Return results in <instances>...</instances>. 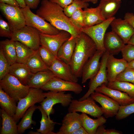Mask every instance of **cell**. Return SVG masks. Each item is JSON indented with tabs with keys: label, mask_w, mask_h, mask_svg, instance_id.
<instances>
[{
	"label": "cell",
	"mask_w": 134,
	"mask_h": 134,
	"mask_svg": "<svg viewBox=\"0 0 134 134\" xmlns=\"http://www.w3.org/2000/svg\"><path fill=\"white\" fill-rule=\"evenodd\" d=\"M125 20L134 29V14L132 13H126L124 16Z\"/></svg>",
	"instance_id": "cell-45"
},
{
	"label": "cell",
	"mask_w": 134,
	"mask_h": 134,
	"mask_svg": "<svg viewBox=\"0 0 134 134\" xmlns=\"http://www.w3.org/2000/svg\"><path fill=\"white\" fill-rule=\"evenodd\" d=\"M128 67V62L123 58L118 59L109 55L106 64L107 77L108 82L115 80L117 76Z\"/></svg>",
	"instance_id": "cell-19"
},
{
	"label": "cell",
	"mask_w": 134,
	"mask_h": 134,
	"mask_svg": "<svg viewBox=\"0 0 134 134\" xmlns=\"http://www.w3.org/2000/svg\"><path fill=\"white\" fill-rule=\"evenodd\" d=\"M38 51L42 60L48 68L57 58L51 51L42 46H40Z\"/></svg>",
	"instance_id": "cell-38"
},
{
	"label": "cell",
	"mask_w": 134,
	"mask_h": 134,
	"mask_svg": "<svg viewBox=\"0 0 134 134\" xmlns=\"http://www.w3.org/2000/svg\"><path fill=\"white\" fill-rule=\"evenodd\" d=\"M115 80L128 82L134 84V69L127 67L117 76Z\"/></svg>",
	"instance_id": "cell-39"
},
{
	"label": "cell",
	"mask_w": 134,
	"mask_h": 134,
	"mask_svg": "<svg viewBox=\"0 0 134 134\" xmlns=\"http://www.w3.org/2000/svg\"><path fill=\"white\" fill-rule=\"evenodd\" d=\"M0 9L14 32L26 25L24 14L20 7L0 3Z\"/></svg>",
	"instance_id": "cell-8"
},
{
	"label": "cell",
	"mask_w": 134,
	"mask_h": 134,
	"mask_svg": "<svg viewBox=\"0 0 134 134\" xmlns=\"http://www.w3.org/2000/svg\"><path fill=\"white\" fill-rule=\"evenodd\" d=\"M16 102L0 87V105L1 109L13 117L17 109Z\"/></svg>",
	"instance_id": "cell-30"
},
{
	"label": "cell",
	"mask_w": 134,
	"mask_h": 134,
	"mask_svg": "<svg viewBox=\"0 0 134 134\" xmlns=\"http://www.w3.org/2000/svg\"><path fill=\"white\" fill-rule=\"evenodd\" d=\"M9 73L23 84L27 85L33 73L25 64L16 62L10 66Z\"/></svg>",
	"instance_id": "cell-22"
},
{
	"label": "cell",
	"mask_w": 134,
	"mask_h": 134,
	"mask_svg": "<svg viewBox=\"0 0 134 134\" xmlns=\"http://www.w3.org/2000/svg\"><path fill=\"white\" fill-rule=\"evenodd\" d=\"M42 90L56 92L70 91L78 94L83 90L82 87L77 82L65 80L54 77L41 87Z\"/></svg>",
	"instance_id": "cell-13"
},
{
	"label": "cell",
	"mask_w": 134,
	"mask_h": 134,
	"mask_svg": "<svg viewBox=\"0 0 134 134\" xmlns=\"http://www.w3.org/2000/svg\"><path fill=\"white\" fill-rule=\"evenodd\" d=\"M36 14L60 30H64L71 35L69 39L76 38L81 32L72 24L69 17L65 13L64 8L49 0H42Z\"/></svg>",
	"instance_id": "cell-1"
},
{
	"label": "cell",
	"mask_w": 134,
	"mask_h": 134,
	"mask_svg": "<svg viewBox=\"0 0 134 134\" xmlns=\"http://www.w3.org/2000/svg\"><path fill=\"white\" fill-rule=\"evenodd\" d=\"M21 8L25 17L26 25L35 28L41 33L44 34L55 35L60 32L61 30L47 22L37 14L33 13L28 6L26 5L25 7Z\"/></svg>",
	"instance_id": "cell-4"
},
{
	"label": "cell",
	"mask_w": 134,
	"mask_h": 134,
	"mask_svg": "<svg viewBox=\"0 0 134 134\" xmlns=\"http://www.w3.org/2000/svg\"><path fill=\"white\" fill-rule=\"evenodd\" d=\"M134 113V102L125 106H120L119 111L115 116L116 119L121 120Z\"/></svg>",
	"instance_id": "cell-40"
},
{
	"label": "cell",
	"mask_w": 134,
	"mask_h": 134,
	"mask_svg": "<svg viewBox=\"0 0 134 134\" xmlns=\"http://www.w3.org/2000/svg\"><path fill=\"white\" fill-rule=\"evenodd\" d=\"M54 77L53 73L49 70L38 72L33 74L27 85L30 88L41 89Z\"/></svg>",
	"instance_id": "cell-24"
},
{
	"label": "cell",
	"mask_w": 134,
	"mask_h": 134,
	"mask_svg": "<svg viewBox=\"0 0 134 134\" xmlns=\"http://www.w3.org/2000/svg\"><path fill=\"white\" fill-rule=\"evenodd\" d=\"M128 67L134 69V60L128 62Z\"/></svg>",
	"instance_id": "cell-53"
},
{
	"label": "cell",
	"mask_w": 134,
	"mask_h": 134,
	"mask_svg": "<svg viewBox=\"0 0 134 134\" xmlns=\"http://www.w3.org/2000/svg\"><path fill=\"white\" fill-rule=\"evenodd\" d=\"M76 39V38L69 39L65 42L58 51L57 58L69 65L74 51Z\"/></svg>",
	"instance_id": "cell-26"
},
{
	"label": "cell",
	"mask_w": 134,
	"mask_h": 134,
	"mask_svg": "<svg viewBox=\"0 0 134 134\" xmlns=\"http://www.w3.org/2000/svg\"><path fill=\"white\" fill-rule=\"evenodd\" d=\"M90 97L101 105L103 114L105 118L112 117L116 116L120 105L116 101L102 93L94 92Z\"/></svg>",
	"instance_id": "cell-14"
},
{
	"label": "cell",
	"mask_w": 134,
	"mask_h": 134,
	"mask_svg": "<svg viewBox=\"0 0 134 134\" xmlns=\"http://www.w3.org/2000/svg\"><path fill=\"white\" fill-rule=\"evenodd\" d=\"M121 0H101L98 6L101 16L105 20L113 17L120 8Z\"/></svg>",
	"instance_id": "cell-23"
},
{
	"label": "cell",
	"mask_w": 134,
	"mask_h": 134,
	"mask_svg": "<svg viewBox=\"0 0 134 134\" xmlns=\"http://www.w3.org/2000/svg\"><path fill=\"white\" fill-rule=\"evenodd\" d=\"M45 98L42 90L30 88L28 94L20 99L17 104L16 113L13 118L17 122L22 117L27 110L37 103L42 102Z\"/></svg>",
	"instance_id": "cell-6"
},
{
	"label": "cell",
	"mask_w": 134,
	"mask_h": 134,
	"mask_svg": "<svg viewBox=\"0 0 134 134\" xmlns=\"http://www.w3.org/2000/svg\"><path fill=\"white\" fill-rule=\"evenodd\" d=\"M0 2L15 6H19V5L16 0H0Z\"/></svg>",
	"instance_id": "cell-48"
},
{
	"label": "cell",
	"mask_w": 134,
	"mask_h": 134,
	"mask_svg": "<svg viewBox=\"0 0 134 134\" xmlns=\"http://www.w3.org/2000/svg\"><path fill=\"white\" fill-rule=\"evenodd\" d=\"M104 52L97 50L84 65L82 70V84L85 83L88 79H92L97 74L101 65L100 59Z\"/></svg>",
	"instance_id": "cell-15"
},
{
	"label": "cell",
	"mask_w": 134,
	"mask_h": 134,
	"mask_svg": "<svg viewBox=\"0 0 134 134\" xmlns=\"http://www.w3.org/2000/svg\"><path fill=\"white\" fill-rule=\"evenodd\" d=\"M95 91L108 96L117 102L121 106H126L134 102V98L126 93L109 88L105 84L98 87Z\"/></svg>",
	"instance_id": "cell-17"
},
{
	"label": "cell",
	"mask_w": 134,
	"mask_h": 134,
	"mask_svg": "<svg viewBox=\"0 0 134 134\" xmlns=\"http://www.w3.org/2000/svg\"><path fill=\"white\" fill-rule=\"evenodd\" d=\"M109 54L105 51L101 57V65L100 68L97 74L90 79L89 84V89L87 92L79 100H82L89 97L95 91L97 88L103 84L106 85L108 82L106 71V64Z\"/></svg>",
	"instance_id": "cell-12"
},
{
	"label": "cell",
	"mask_w": 134,
	"mask_h": 134,
	"mask_svg": "<svg viewBox=\"0 0 134 134\" xmlns=\"http://www.w3.org/2000/svg\"><path fill=\"white\" fill-rule=\"evenodd\" d=\"M106 85L109 88L125 93L134 98V84L132 83L115 80L108 82Z\"/></svg>",
	"instance_id": "cell-35"
},
{
	"label": "cell",
	"mask_w": 134,
	"mask_h": 134,
	"mask_svg": "<svg viewBox=\"0 0 134 134\" xmlns=\"http://www.w3.org/2000/svg\"><path fill=\"white\" fill-rule=\"evenodd\" d=\"M108 134H121L122 133L120 131L114 129H108Z\"/></svg>",
	"instance_id": "cell-50"
},
{
	"label": "cell",
	"mask_w": 134,
	"mask_h": 134,
	"mask_svg": "<svg viewBox=\"0 0 134 134\" xmlns=\"http://www.w3.org/2000/svg\"><path fill=\"white\" fill-rule=\"evenodd\" d=\"M50 1L57 4L64 8L70 4L73 0H49Z\"/></svg>",
	"instance_id": "cell-44"
},
{
	"label": "cell",
	"mask_w": 134,
	"mask_h": 134,
	"mask_svg": "<svg viewBox=\"0 0 134 134\" xmlns=\"http://www.w3.org/2000/svg\"><path fill=\"white\" fill-rule=\"evenodd\" d=\"M70 36L69 33L64 30H61L59 34L55 35L44 34L40 33V45L48 50L57 57L59 49Z\"/></svg>",
	"instance_id": "cell-11"
},
{
	"label": "cell",
	"mask_w": 134,
	"mask_h": 134,
	"mask_svg": "<svg viewBox=\"0 0 134 134\" xmlns=\"http://www.w3.org/2000/svg\"><path fill=\"white\" fill-rule=\"evenodd\" d=\"M33 73L49 70L39 54L38 50L34 51L28 60L26 64Z\"/></svg>",
	"instance_id": "cell-31"
},
{
	"label": "cell",
	"mask_w": 134,
	"mask_h": 134,
	"mask_svg": "<svg viewBox=\"0 0 134 134\" xmlns=\"http://www.w3.org/2000/svg\"><path fill=\"white\" fill-rule=\"evenodd\" d=\"M115 18L113 17L94 26L83 28L80 31L87 34L92 39L96 45L97 50L104 52L103 40L105 32Z\"/></svg>",
	"instance_id": "cell-10"
},
{
	"label": "cell",
	"mask_w": 134,
	"mask_h": 134,
	"mask_svg": "<svg viewBox=\"0 0 134 134\" xmlns=\"http://www.w3.org/2000/svg\"><path fill=\"white\" fill-rule=\"evenodd\" d=\"M80 117L82 126L88 134H96L98 127L104 125L106 121L105 118L102 116L94 119L90 118L87 114L82 113Z\"/></svg>",
	"instance_id": "cell-25"
},
{
	"label": "cell",
	"mask_w": 134,
	"mask_h": 134,
	"mask_svg": "<svg viewBox=\"0 0 134 134\" xmlns=\"http://www.w3.org/2000/svg\"><path fill=\"white\" fill-rule=\"evenodd\" d=\"M123 58L128 62L134 60V45L127 44L121 51Z\"/></svg>",
	"instance_id": "cell-43"
},
{
	"label": "cell",
	"mask_w": 134,
	"mask_h": 134,
	"mask_svg": "<svg viewBox=\"0 0 134 134\" xmlns=\"http://www.w3.org/2000/svg\"><path fill=\"white\" fill-rule=\"evenodd\" d=\"M28 134H40V133L37 131L36 132L33 131H30L28 133Z\"/></svg>",
	"instance_id": "cell-55"
},
{
	"label": "cell",
	"mask_w": 134,
	"mask_h": 134,
	"mask_svg": "<svg viewBox=\"0 0 134 134\" xmlns=\"http://www.w3.org/2000/svg\"><path fill=\"white\" fill-rule=\"evenodd\" d=\"M37 109V106L34 105L29 108L22 117V119L17 125L18 134L23 133L26 130L30 128L32 124L35 125L36 122L32 119L34 112Z\"/></svg>",
	"instance_id": "cell-33"
},
{
	"label": "cell",
	"mask_w": 134,
	"mask_h": 134,
	"mask_svg": "<svg viewBox=\"0 0 134 134\" xmlns=\"http://www.w3.org/2000/svg\"><path fill=\"white\" fill-rule=\"evenodd\" d=\"M68 112H80L98 118L103 114L101 107L91 97L82 100L72 99L68 108Z\"/></svg>",
	"instance_id": "cell-9"
},
{
	"label": "cell",
	"mask_w": 134,
	"mask_h": 134,
	"mask_svg": "<svg viewBox=\"0 0 134 134\" xmlns=\"http://www.w3.org/2000/svg\"><path fill=\"white\" fill-rule=\"evenodd\" d=\"M40 33L35 28L26 25L14 32L11 39L20 42L32 49L37 50L40 45Z\"/></svg>",
	"instance_id": "cell-5"
},
{
	"label": "cell",
	"mask_w": 134,
	"mask_h": 134,
	"mask_svg": "<svg viewBox=\"0 0 134 134\" xmlns=\"http://www.w3.org/2000/svg\"><path fill=\"white\" fill-rule=\"evenodd\" d=\"M97 50L96 45L92 39L81 32L76 38L74 51L69 65L76 77H81L83 66Z\"/></svg>",
	"instance_id": "cell-2"
},
{
	"label": "cell",
	"mask_w": 134,
	"mask_h": 134,
	"mask_svg": "<svg viewBox=\"0 0 134 134\" xmlns=\"http://www.w3.org/2000/svg\"><path fill=\"white\" fill-rule=\"evenodd\" d=\"M44 94L45 98L40 104L50 119H51L50 115L54 112L53 108L54 105L60 103L63 106L67 107L69 105L73 99L71 94H66L65 92L50 91L44 93Z\"/></svg>",
	"instance_id": "cell-7"
},
{
	"label": "cell",
	"mask_w": 134,
	"mask_h": 134,
	"mask_svg": "<svg viewBox=\"0 0 134 134\" xmlns=\"http://www.w3.org/2000/svg\"><path fill=\"white\" fill-rule=\"evenodd\" d=\"M48 69L55 77L69 81H78V78L73 74L69 65L61 60L57 58Z\"/></svg>",
	"instance_id": "cell-16"
},
{
	"label": "cell",
	"mask_w": 134,
	"mask_h": 134,
	"mask_svg": "<svg viewBox=\"0 0 134 134\" xmlns=\"http://www.w3.org/2000/svg\"><path fill=\"white\" fill-rule=\"evenodd\" d=\"M17 55V62L26 64L31 55L35 51L18 41H15Z\"/></svg>",
	"instance_id": "cell-34"
},
{
	"label": "cell",
	"mask_w": 134,
	"mask_h": 134,
	"mask_svg": "<svg viewBox=\"0 0 134 134\" xmlns=\"http://www.w3.org/2000/svg\"><path fill=\"white\" fill-rule=\"evenodd\" d=\"M84 28L91 27L105 21L101 15L98 6L84 8Z\"/></svg>",
	"instance_id": "cell-28"
},
{
	"label": "cell",
	"mask_w": 134,
	"mask_h": 134,
	"mask_svg": "<svg viewBox=\"0 0 134 134\" xmlns=\"http://www.w3.org/2000/svg\"><path fill=\"white\" fill-rule=\"evenodd\" d=\"M0 48L4 55L11 66L17 62V55L15 42L6 39L0 41Z\"/></svg>",
	"instance_id": "cell-29"
},
{
	"label": "cell",
	"mask_w": 134,
	"mask_h": 134,
	"mask_svg": "<svg viewBox=\"0 0 134 134\" xmlns=\"http://www.w3.org/2000/svg\"><path fill=\"white\" fill-rule=\"evenodd\" d=\"M14 33L13 29L8 22L4 20L0 16V36L10 39Z\"/></svg>",
	"instance_id": "cell-41"
},
{
	"label": "cell",
	"mask_w": 134,
	"mask_h": 134,
	"mask_svg": "<svg viewBox=\"0 0 134 134\" xmlns=\"http://www.w3.org/2000/svg\"><path fill=\"white\" fill-rule=\"evenodd\" d=\"M110 25L112 31L120 37L125 44L134 34V29L124 19L115 18Z\"/></svg>",
	"instance_id": "cell-20"
},
{
	"label": "cell",
	"mask_w": 134,
	"mask_h": 134,
	"mask_svg": "<svg viewBox=\"0 0 134 134\" xmlns=\"http://www.w3.org/2000/svg\"><path fill=\"white\" fill-rule=\"evenodd\" d=\"M125 45L122 40L116 34L111 31L105 33L103 40L105 51L109 55H114L121 52Z\"/></svg>",
	"instance_id": "cell-21"
},
{
	"label": "cell",
	"mask_w": 134,
	"mask_h": 134,
	"mask_svg": "<svg viewBox=\"0 0 134 134\" xmlns=\"http://www.w3.org/2000/svg\"><path fill=\"white\" fill-rule=\"evenodd\" d=\"M0 87L16 102L28 94L30 87L9 73L0 80Z\"/></svg>",
	"instance_id": "cell-3"
},
{
	"label": "cell",
	"mask_w": 134,
	"mask_h": 134,
	"mask_svg": "<svg viewBox=\"0 0 134 134\" xmlns=\"http://www.w3.org/2000/svg\"><path fill=\"white\" fill-rule=\"evenodd\" d=\"M69 18L73 26L80 31L81 29L84 28V14L82 9L76 10Z\"/></svg>",
	"instance_id": "cell-37"
},
{
	"label": "cell",
	"mask_w": 134,
	"mask_h": 134,
	"mask_svg": "<svg viewBox=\"0 0 134 134\" xmlns=\"http://www.w3.org/2000/svg\"><path fill=\"white\" fill-rule=\"evenodd\" d=\"M40 0H24L27 6L30 8L34 9L37 7Z\"/></svg>",
	"instance_id": "cell-46"
},
{
	"label": "cell",
	"mask_w": 134,
	"mask_h": 134,
	"mask_svg": "<svg viewBox=\"0 0 134 134\" xmlns=\"http://www.w3.org/2000/svg\"><path fill=\"white\" fill-rule=\"evenodd\" d=\"M105 128L104 125L100 126L97 129L96 134H108V129Z\"/></svg>",
	"instance_id": "cell-47"
},
{
	"label": "cell",
	"mask_w": 134,
	"mask_h": 134,
	"mask_svg": "<svg viewBox=\"0 0 134 134\" xmlns=\"http://www.w3.org/2000/svg\"><path fill=\"white\" fill-rule=\"evenodd\" d=\"M71 134H88L82 126L72 132Z\"/></svg>",
	"instance_id": "cell-49"
},
{
	"label": "cell",
	"mask_w": 134,
	"mask_h": 134,
	"mask_svg": "<svg viewBox=\"0 0 134 134\" xmlns=\"http://www.w3.org/2000/svg\"><path fill=\"white\" fill-rule=\"evenodd\" d=\"M16 0L20 7L23 8L26 6L24 0Z\"/></svg>",
	"instance_id": "cell-51"
},
{
	"label": "cell",
	"mask_w": 134,
	"mask_h": 134,
	"mask_svg": "<svg viewBox=\"0 0 134 134\" xmlns=\"http://www.w3.org/2000/svg\"><path fill=\"white\" fill-rule=\"evenodd\" d=\"M10 65L5 57L2 50L0 48V80L9 73Z\"/></svg>",
	"instance_id": "cell-42"
},
{
	"label": "cell",
	"mask_w": 134,
	"mask_h": 134,
	"mask_svg": "<svg viewBox=\"0 0 134 134\" xmlns=\"http://www.w3.org/2000/svg\"><path fill=\"white\" fill-rule=\"evenodd\" d=\"M89 6L88 2L84 0H73L70 4L64 8V11L65 14L70 17L77 10L87 8Z\"/></svg>",
	"instance_id": "cell-36"
},
{
	"label": "cell",
	"mask_w": 134,
	"mask_h": 134,
	"mask_svg": "<svg viewBox=\"0 0 134 134\" xmlns=\"http://www.w3.org/2000/svg\"><path fill=\"white\" fill-rule=\"evenodd\" d=\"M2 119V126L0 134H17V125L13 117L3 109L0 110Z\"/></svg>",
	"instance_id": "cell-27"
},
{
	"label": "cell",
	"mask_w": 134,
	"mask_h": 134,
	"mask_svg": "<svg viewBox=\"0 0 134 134\" xmlns=\"http://www.w3.org/2000/svg\"><path fill=\"white\" fill-rule=\"evenodd\" d=\"M37 109L41 112L42 117L40 128L36 129L37 131L40 134H56L53 131L55 125L57 123L49 118L47 114L40 105L37 106Z\"/></svg>",
	"instance_id": "cell-32"
},
{
	"label": "cell",
	"mask_w": 134,
	"mask_h": 134,
	"mask_svg": "<svg viewBox=\"0 0 134 134\" xmlns=\"http://www.w3.org/2000/svg\"><path fill=\"white\" fill-rule=\"evenodd\" d=\"M127 44H131L134 45V34L131 36Z\"/></svg>",
	"instance_id": "cell-52"
},
{
	"label": "cell",
	"mask_w": 134,
	"mask_h": 134,
	"mask_svg": "<svg viewBox=\"0 0 134 134\" xmlns=\"http://www.w3.org/2000/svg\"><path fill=\"white\" fill-rule=\"evenodd\" d=\"M82 126L80 114L77 112H68L64 117L62 125L56 134H71Z\"/></svg>",
	"instance_id": "cell-18"
},
{
	"label": "cell",
	"mask_w": 134,
	"mask_h": 134,
	"mask_svg": "<svg viewBox=\"0 0 134 134\" xmlns=\"http://www.w3.org/2000/svg\"><path fill=\"white\" fill-rule=\"evenodd\" d=\"M87 2H91L93 4H96L98 2V0H84Z\"/></svg>",
	"instance_id": "cell-54"
}]
</instances>
